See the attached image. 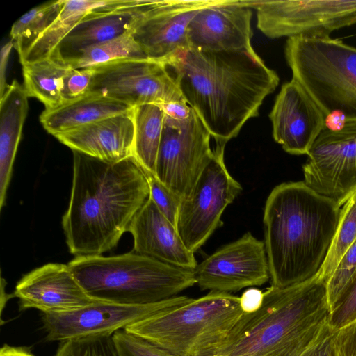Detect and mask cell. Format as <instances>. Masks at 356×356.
<instances>
[{
  "label": "cell",
  "mask_w": 356,
  "mask_h": 356,
  "mask_svg": "<svg viewBox=\"0 0 356 356\" xmlns=\"http://www.w3.org/2000/svg\"><path fill=\"white\" fill-rule=\"evenodd\" d=\"M185 102L216 143L226 144L259 115L280 78L254 49L210 51L188 48L168 63Z\"/></svg>",
  "instance_id": "obj_1"
},
{
  "label": "cell",
  "mask_w": 356,
  "mask_h": 356,
  "mask_svg": "<svg viewBox=\"0 0 356 356\" xmlns=\"http://www.w3.org/2000/svg\"><path fill=\"white\" fill-rule=\"evenodd\" d=\"M73 152L70 204L62 218L66 243L76 257L114 248L149 197L144 170L134 157L110 163Z\"/></svg>",
  "instance_id": "obj_2"
},
{
  "label": "cell",
  "mask_w": 356,
  "mask_h": 356,
  "mask_svg": "<svg viewBox=\"0 0 356 356\" xmlns=\"http://www.w3.org/2000/svg\"><path fill=\"white\" fill-rule=\"evenodd\" d=\"M341 207L305 181L276 186L264 210V245L271 286L284 288L315 277L338 227Z\"/></svg>",
  "instance_id": "obj_3"
},
{
  "label": "cell",
  "mask_w": 356,
  "mask_h": 356,
  "mask_svg": "<svg viewBox=\"0 0 356 356\" xmlns=\"http://www.w3.org/2000/svg\"><path fill=\"white\" fill-rule=\"evenodd\" d=\"M327 283L315 277L264 291L260 307L243 312L216 356H300L330 321Z\"/></svg>",
  "instance_id": "obj_4"
},
{
  "label": "cell",
  "mask_w": 356,
  "mask_h": 356,
  "mask_svg": "<svg viewBox=\"0 0 356 356\" xmlns=\"http://www.w3.org/2000/svg\"><path fill=\"white\" fill-rule=\"evenodd\" d=\"M67 265L90 296L108 302L154 303L176 296L195 284L193 270L133 251L111 257H76Z\"/></svg>",
  "instance_id": "obj_5"
},
{
  "label": "cell",
  "mask_w": 356,
  "mask_h": 356,
  "mask_svg": "<svg viewBox=\"0 0 356 356\" xmlns=\"http://www.w3.org/2000/svg\"><path fill=\"white\" fill-rule=\"evenodd\" d=\"M243 314L240 297L210 291L124 330L175 356H211L224 343Z\"/></svg>",
  "instance_id": "obj_6"
},
{
  "label": "cell",
  "mask_w": 356,
  "mask_h": 356,
  "mask_svg": "<svg viewBox=\"0 0 356 356\" xmlns=\"http://www.w3.org/2000/svg\"><path fill=\"white\" fill-rule=\"evenodd\" d=\"M285 57L293 78L326 115L356 120V48L330 36L288 38Z\"/></svg>",
  "instance_id": "obj_7"
},
{
  "label": "cell",
  "mask_w": 356,
  "mask_h": 356,
  "mask_svg": "<svg viewBox=\"0 0 356 356\" xmlns=\"http://www.w3.org/2000/svg\"><path fill=\"white\" fill-rule=\"evenodd\" d=\"M225 144L216 143L192 190L180 201L176 228L186 247L193 253L221 225L223 211L242 191L225 165Z\"/></svg>",
  "instance_id": "obj_8"
},
{
  "label": "cell",
  "mask_w": 356,
  "mask_h": 356,
  "mask_svg": "<svg viewBox=\"0 0 356 356\" xmlns=\"http://www.w3.org/2000/svg\"><path fill=\"white\" fill-rule=\"evenodd\" d=\"M257 10V28L270 38L330 36L356 24V0H242Z\"/></svg>",
  "instance_id": "obj_9"
},
{
  "label": "cell",
  "mask_w": 356,
  "mask_h": 356,
  "mask_svg": "<svg viewBox=\"0 0 356 356\" xmlns=\"http://www.w3.org/2000/svg\"><path fill=\"white\" fill-rule=\"evenodd\" d=\"M88 92L132 108L185 101L167 65L149 59H125L91 67Z\"/></svg>",
  "instance_id": "obj_10"
},
{
  "label": "cell",
  "mask_w": 356,
  "mask_h": 356,
  "mask_svg": "<svg viewBox=\"0 0 356 356\" xmlns=\"http://www.w3.org/2000/svg\"><path fill=\"white\" fill-rule=\"evenodd\" d=\"M186 296L144 305L99 302L76 309L42 313L47 340L60 342L90 337L113 336L118 330L154 314L192 301Z\"/></svg>",
  "instance_id": "obj_11"
},
{
  "label": "cell",
  "mask_w": 356,
  "mask_h": 356,
  "mask_svg": "<svg viewBox=\"0 0 356 356\" xmlns=\"http://www.w3.org/2000/svg\"><path fill=\"white\" fill-rule=\"evenodd\" d=\"M307 156L305 183L343 206L356 191V120H348L339 131L324 129Z\"/></svg>",
  "instance_id": "obj_12"
},
{
  "label": "cell",
  "mask_w": 356,
  "mask_h": 356,
  "mask_svg": "<svg viewBox=\"0 0 356 356\" xmlns=\"http://www.w3.org/2000/svg\"><path fill=\"white\" fill-rule=\"evenodd\" d=\"M211 137L195 112L181 127L163 122L154 177L180 200L189 194L212 156Z\"/></svg>",
  "instance_id": "obj_13"
},
{
  "label": "cell",
  "mask_w": 356,
  "mask_h": 356,
  "mask_svg": "<svg viewBox=\"0 0 356 356\" xmlns=\"http://www.w3.org/2000/svg\"><path fill=\"white\" fill-rule=\"evenodd\" d=\"M220 0H149L129 33L148 59L168 63L188 49L187 28L202 9Z\"/></svg>",
  "instance_id": "obj_14"
},
{
  "label": "cell",
  "mask_w": 356,
  "mask_h": 356,
  "mask_svg": "<svg viewBox=\"0 0 356 356\" xmlns=\"http://www.w3.org/2000/svg\"><path fill=\"white\" fill-rule=\"evenodd\" d=\"M193 271L202 290L229 293L262 285L270 279L264 243L250 232L218 249Z\"/></svg>",
  "instance_id": "obj_15"
},
{
  "label": "cell",
  "mask_w": 356,
  "mask_h": 356,
  "mask_svg": "<svg viewBox=\"0 0 356 356\" xmlns=\"http://www.w3.org/2000/svg\"><path fill=\"white\" fill-rule=\"evenodd\" d=\"M269 118L274 140L291 154L307 155L325 129V113L293 78L282 86Z\"/></svg>",
  "instance_id": "obj_16"
},
{
  "label": "cell",
  "mask_w": 356,
  "mask_h": 356,
  "mask_svg": "<svg viewBox=\"0 0 356 356\" xmlns=\"http://www.w3.org/2000/svg\"><path fill=\"white\" fill-rule=\"evenodd\" d=\"M13 296L20 311L34 308L42 313L63 312L86 305L108 302L90 296L67 264L49 263L23 276Z\"/></svg>",
  "instance_id": "obj_17"
},
{
  "label": "cell",
  "mask_w": 356,
  "mask_h": 356,
  "mask_svg": "<svg viewBox=\"0 0 356 356\" xmlns=\"http://www.w3.org/2000/svg\"><path fill=\"white\" fill-rule=\"evenodd\" d=\"M252 9L238 0H220L200 10L187 28L189 48L241 50L251 44Z\"/></svg>",
  "instance_id": "obj_18"
},
{
  "label": "cell",
  "mask_w": 356,
  "mask_h": 356,
  "mask_svg": "<svg viewBox=\"0 0 356 356\" xmlns=\"http://www.w3.org/2000/svg\"><path fill=\"white\" fill-rule=\"evenodd\" d=\"M128 232L134 238L133 252L179 268H196L194 253L149 197L131 220Z\"/></svg>",
  "instance_id": "obj_19"
},
{
  "label": "cell",
  "mask_w": 356,
  "mask_h": 356,
  "mask_svg": "<svg viewBox=\"0 0 356 356\" xmlns=\"http://www.w3.org/2000/svg\"><path fill=\"white\" fill-rule=\"evenodd\" d=\"M54 137L72 151L104 162L118 163L133 157L134 124L132 109Z\"/></svg>",
  "instance_id": "obj_20"
},
{
  "label": "cell",
  "mask_w": 356,
  "mask_h": 356,
  "mask_svg": "<svg viewBox=\"0 0 356 356\" xmlns=\"http://www.w3.org/2000/svg\"><path fill=\"white\" fill-rule=\"evenodd\" d=\"M149 0H115L108 6L88 13L56 49L66 59L91 46L130 32L138 14Z\"/></svg>",
  "instance_id": "obj_21"
},
{
  "label": "cell",
  "mask_w": 356,
  "mask_h": 356,
  "mask_svg": "<svg viewBox=\"0 0 356 356\" xmlns=\"http://www.w3.org/2000/svg\"><path fill=\"white\" fill-rule=\"evenodd\" d=\"M28 97L17 80L0 98V209L5 205L13 166L28 113Z\"/></svg>",
  "instance_id": "obj_22"
},
{
  "label": "cell",
  "mask_w": 356,
  "mask_h": 356,
  "mask_svg": "<svg viewBox=\"0 0 356 356\" xmlns=\"http://www.w3.org/2000/svg\"><path fill=\"white\" fill-rule=\"evenodd\" d=\"M133 108L96 93L45 108L40 115L44 129L54 136L80 127L130 111Z\"/></svg>",
  "instance_id": "obj_23"
},
{
  "label": "cell",
  "mask_w": 356,
  "mask_h": 356,
  "mask_svg": "<svg viewBox=\"0 0 356 356\" xmlns=\"http://www.w3.org/2000/svg\"><path fill=\"white\" fill-rule=\"evenodd\" d=\"M22 66L24 88L29 97L39 99L45 108L63 103V79L70 66L56 51L48 57Z\"/></svg>",
  "instance_id": "obj_24"
},
{
  "label": "cell",
  "mask_w": 356,
  "mask_h": 356,
  "mask_svg": "<svg viewBox=\"0 0 356 356\" xmlns=\"http://www.w3.org/2000/svg\"><path fill=\"white\" fill-rule=\"evenodd\" d=\"M114 1L115 0H65L56 20L24 56L19 58L21 64L34 62L50 56L64 38L88 13L108 6Z\"/></svg>",
  "instance_id": "obj_25"
},
{
  "label": "cell",
  "mask_w": 356,
  "mask_h": 356,
  "mask_svg": "<svg viewBox=\"0 0 356 356\" xmlns=\"http://www.w3.org/2000/svg\"><path fill=\"white\" fill-rule=\"evenodd\" d=\"M132 116L134 124L133 157L146 172L154 176L163 129V110L161 104H143L132 108Z\"/></svg>",
  "instance_id": "obj_26"
},
{
  "label": "cell",
  "mask_w": 356,
  "mask_h": 356,
  "mask_svg": "<svg viewBox=\"0 0 356 356\" xmlns=\"http://www.w3.org/2000/svg\"><path fill=\"white\" fill-rule=\"evenodd\" d=\"M125 59H148L129 33L88 47L64 60L72 68L86 69Z\"/></svg>",
  "instance_id": "obj_27"
},
{
  "label": "cell",
  "mask_w": 356,
  "mask_h": 356,
  "mask_svg": "<svg viewBox=\"0 0 356 356\" xmlns=\"http://www.w3.org/2000/svg\"><path fill=\"white\" fill-rule=\"evenodd\" d=\"M65 0L51 1L38 5L22 15L12 26L10 35L19 58L53 24Z\"/></svg>",
  "instance_id": "obj_28"
},
{
  "label": "cell",
  "mask_w": 356,
  "mask_h": 356,
  "mask_svg": "<svg viewBox=\"0 0 356 356\" xmlns=\"http://www.w3.org/2000/svg\"><path fill=\"white\" fill-rule=\"evenodd\" d=\"M356 241V191L348 197L341 210V216L326 259L317 274L326 283L338 262Z\"/></svg>",
  "instance_id": "obj_29"
},
{
  "label": "cell",
  "mask_w": 356,
  "mask_h": 356,
  "mask_svg": "<svg viewBox=\"0 0 356 356\" xmlns=\"http://www.w3.org/2000/svg\"><path fill=\"white\" fill-rule=\"evenodd\" d=\"M54 356L119 355L113 336H100L62 341Z\"/></svg>",
  "instance_id": "obj_30"
},
{
  "label": "cell",
  "mask_w": 356,
  "mask_h": 356,
  "mask_svg": "<svg viewBox=\"0 0 356 356\" xmlns=\"http://www.w3.org/2000/svg\"><path fill=\"white\" fill-rule=\"evenodd\" d=\"M356 273V241L340 259L327 282L328 302L332 309Z\"/></svg>",
  "instance_id": "obj_31"
},
{
  "label": "cell",
  "mask_w": 356,
  "mask_h": 356,
  "mask_svg": "<svg viewBox=\"0 0 356 356\" xmlns=\"http://www.w3.org/2000/svg\"><path fill=\"white\" fill-rule=\"evenodd\" d=\"M113 339L119 356H175L124 329L115 332Z\"/></svg>",
  "instance_id": "obj_32"
},
{
  "label": "cell",
  "mask_w": 356,
  "mask_h": 356,
  "mask_svg": "<svg viewBox=\"0 0 356 356\" xmlns=\"http://www.w3.org/2000/svg\"><path fill=\"white\" fill-rule=\"evenodd\" d=\"M145 172L149 186V197L159 211L176 227L180 198L161 184L153 175L145 171Z\"/></svg>",
  "instance_id": "obj_33"
},
{
  "label": "cell",
  "mask_w": 356,
  "mask_h": 356,
  "mask_svg": "<svg viewBox=\"0 0 356 356\" xmlns=\"http://www.w3.org/2000/svg\"><path fill=\"white\" fill-rule=\"evenodd\" d=\"M356 321V273L351 282L331 309L330 325L340 329Z\"/></svg>",
  "instance_id": "obj_34"
},
{
  "label": "cell",
  "mask_w": 356,
  "mask_h": 356,
  "mask_svg": "<svg viewBox=\"0 0 356 356\" xmlns=\"http://www.w3.org/2000/svg\"><path fill=\"white\" fill-rule=\"evenodd\" d=\"M92 79V68L74 69L70 67L63 79V103L86 95L89 91Z\"/></svg>",
  "instance_id": "obj_35"
},
{
  "label": "cell",
  "mask_w": 356,
  "mask_h": 356,
  "mask_svg": "<svg viewBox=\"0 0 356 356\" xmlns=\"http://www.w3.org/2000/svg\"><path fill=\"white\" fill-rule=\"evenodd\" d=\"M337 329L330 321L325 325L316 339L300 356H334V339Z\"/></svg>",
  "instance_id": "obj_36"
},
{
  "label": "cell",
  "mask_w": 356,
  "mask_h": 356,
  "mask_svg": "<svg viewBox=\"0 0 356 356\" xmlns=\"http://www.w3.org/2000/svg\"><path fill=\"white\" fill-rule=\"evenodd\" d=\"M334 351V356H356V321L337 330Z\"/></svg>",
  "instance_id": "obj_37"
},
{
  "label": "cell",
  "mask_w": 356,
  "mask_h": 356,
  "mask_svg": "<svg viewBox=\"0 0 356 356\" xmlns=\"http://www.w3.org/2000/svg\"><path fill=\"white\" fill-rule=\"evenodd\" d=\"M164 112V123L181 127L190 122L195 111L185 102H172L161 104Z\"/></svg>",
  "instance_id": "obj_38"
},
{
  "label": "cell",
  "mask_w": 356,
  "mask_h": 356,
  "mask_svg": "<svg viewBox=\"0 0 356 356\" xmlns=\"http://www.w3.org/2000/svg\"><path fill=\"white\" fill-rule=\"evenodd\" d=\"M264 291L257 288L245 290L240 297L241 307L243 312L251 313L257 310L262 304Z\"/></svg>",
  "instance_id": "obj_39"
},
{
  "label": "cell",
  "mask_w": 356,
  "mask_h": 356,
  "mask_svg": "<svg viewBox=\"0 0 356 356\" xmlns=\"http://www.w3.org/2000/svg\"><path fill=\"white\" fill-rule=\"evenodd\" d=\"M13 47H14V44L13 41L10 40L2 46L0 52V98L3 95L5 90L8 86L6 83V72L8 58Z\"/></svg>",
  "instance_id": "obj_40"
},
{
  "label": "cell",
  "mask_w": 356,
  "mask_h": 356,
  "mask_svg": "<svg viewBox=\"0 0 356 356\" xmlns=\"http://www.w3.org/2000/svg\"><path fill=\"white\" fill-rule=\"evenodd\" d=\"M348 118L346 114L340 111H333L325 115V129L330 131H339L343 129Z\"/></svg>",
  "instance_id": "obj_41"
},
{
  "label": "cell",
  "mask_w": 356,
  "mask_h": 356,
  "mask_svg": "<svg viewBox=\"0 0 356 356\" xmlns=\"http://www.w3.org/2000/svg\"><path fill=\"white\" fill-rule=\"evenodd\" d=\"M0 356H34L29 350L4 344L0 349Z\"/></svg>",
  "instance_id": "obj_42"
}]
</instances>
